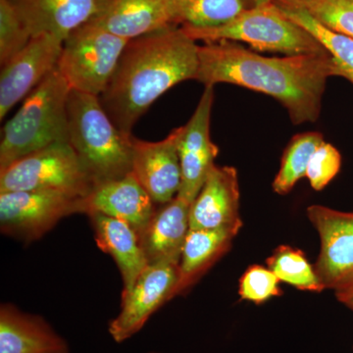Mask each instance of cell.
Instances as JSON below:
<instances>
[{"label": "cell", "instance_id": "obj_1", "mask_svg": "<svg viewBox=\"0 0 353 353\" xmlns=\"http://www.w3.org/2000/svg\"><path fill=\"white\" fill-rule=\"evenodd\" d=\"M338 77L329 52L268 57L236 41L199 46L197 82L231 83L277 99L299 126L319 119L327 82Z\"/></svg>", "mask_w": 353, "mask_h": 353}, {"label": "cell", "instance_id": "obj_2", "mask_svg": "<svg viewBox=\"0 0 353 353\" xmlns=\"http://www.w3.org/2000/svg\"><path fill=\"white\" fill-rule=\"evenodd\" d=\"M199 46L181 27L130 39L112 78L99 95L102 108L121 132L132 128L174 85L196 79Z\"/></svg>", "mask_w": 353, "mask_h": 353}, {"label": "cell", "instance_id": "obj_3", "mask_svg": "<svg viewBox=\"0 0 353 353\" xmlns=\"http://www.w3.org/2000/svg\"><path fill=\"white\" fill-rule=\"evenodd\" d=\"M67 129L68 143L95 185L131 173L132 136L114 124L99 97L70 90Z\"/></svg>", "mask_w": 353, "mask_h": 353}, {"label": "cell", "instance_id": "obj_4", "mask_svg": "<svg viewBox=\"0 0 353 353\" xmlns=\"http://www.w3.org/2000/svg\"><path fill=\"white\" fill-rule=\"evenodd\" d=\"M70 90L57 67L26 97L18 112L2 129L0 171L48 146L68 143Z\"/></svg>", "mask_w": 353, "mask_h": 353}, {"label": "cell", "instance_id": "obj_5", "mask_svg": "<svg viewBox=\"0 0 353 353\" xmlns=\"http://www.w3.org/2000/svg\"><path fill=\"white\" fill-rule=\"evenodd\" d=\"M194 41L205 43L230 41L245 43L254 50L292 55L328 52L301 26L290 20L273 1L248 7L226 24L211 28L181 26Z\"/></svg>", "mask_w": 353, "mask_h": 353}, {"label": "cell", "instance_id": "obj_6", "mask_svg": "<svg viewBox=\"0 0 353 353\" xmlns=\"http://www.w3.org/2000/svg\"><path fill=\"white\" fill-rule=\"evenodd\" d=\"M128 41L88 21L65 39L57 69L71 90L99 97L110 82Z\"/></svg>", "mask_w": 353, "mask_h": 353}, {"label": "cell", "instance_id": "obj_7", "mask_svg": "<svg viewBox=\"0 0 353 353\" xmlns=\"http://www.w3.org/2000/svg\"><path fill=\"white\" fill-rule=\"evenodd\" d=\"M94 187L92 176L67 141L32 153L0 171V194L57 190L85 197Z\"/></svg>", "mask_w": 353, "mask_h": 353}, {"label": "cell", "instance_id": "obj_8", "mask_svg": "<svg viewBox=\"0 0 353 353\" xmlns=\"http://www.w3.org/2000/svg\"><path fill=\"white\" fill-rule=\"evenodd\" d=\"M82 199L57 190L1 192L0 230L25 243L39 240L64 217L81 213Z\"/></svg>", "mask_w": 353, "mask_h": 353}, {"label": "cell", "instance_id": "obj_9", "mask_svg": "<svg viewBox=\"0 0 353 353\" xmlns=\"http://www.w3.org/2000/svg\"><path fill=\"white\" fill-rule=\"evenodd\" d=\"M178 267L148 265L132 290L121 296L119 314L109 323L108 332L114 341L122 343L138 334L153 313L175 297Z\"/></svg>", "mask_w": 353, "mask_h": 353}, {"label": "cell", "instance_id": "obj_10", "mask_svg": "<svg viewBox=\"0 0 353 353\" xmlns=\"http://www.w3.org/2000/svg\"><path fill=\"white\" fill-rule=\"evenodd\" d=\"M306 214L320 239L316 274L325 289L334 290L353 276V211L313 204Z\"/></svg>", "mask_w": 353, "mask_h": 353}, {"label": "cell", "instance_id": "obj_11", "mask_svg": "<svg viewBox=\"0 0 353 353\" xmlns=\"http://www.w3.org/2000/svg\"><path fill=\"white\" fill-rule=\"evenodd\" d=\"M183 127L159 141L132 138V172L157 206L173 201L182 183L179 143Z\"/></svg>", "mask_w": 353, "mask_h": 353}, {"label": "cell", "instance_id": "obj_12", "mask_svg": "<svg viewBox=\"0 0 353 353\" xmlns=\"http://www.w3.org/2000/svg\"><path fill=\"white\" fill-rule=\"evenodd\" d=\"M213 103L214 87H206L189 122L183 126L179 143L182 183L176 196L190 204L201 192L219 154V148L210 136Z\"/></svg>", "mask_w": 353, "mask_h": 353}, {"label": "cell", "instance_id": "obj_13", "mask_svg": "<svg viewBox=\"0 0 353 353\" xmlns=\"http://www.w3.org/2000/svg\"><path fill=\"white\" fill-rule=\"evenodd\" d=\"M63 43L50 34L32 37L24 50L1 67L0 119L3 120L18 102L57 68Z\"/></svg>", "mask_w": 353, "mask_h": 353}, {"label": "cell", "instance_id": "obj_14", "mask_svg": "<svg viewBox=\"0 0 353 353\" xmlns=\"http://www.w3.org/2000/svg\"><path fill=\"white\" fill-rule=\"evenodd\" d=\"M190 228L241 231L243 220L240 183L234 167L216 164L212 167L203 187L190 205Z\"/></svg>", "mask_w": 353, "mask_h": 353}, {"label": "cell", "instance_id": "obj_15", "mask_svg": "<svg viewBox=\"0 0 353 353\" xmlns=\"http://www.w3.org/2000/svg\"><path fill=\"white\" fill-rule=\"evenodd\" d=\"M88 22L128 41L178 27L174 0H97Z\"/></svg>", "mask_w": 353, "mask_h": 353}, {"label": "cell", "instance_id": "obj_16", "mask_svg": "<svg viewBox=\"0 0 353 353\" xmlns=\"http://www.w3.org/2000/svg\"><path fill=\"white\" fill-rule=\"evenodd\" d=\"M157 209V204L132 173L118 180L99 183L81 202L83 214L99 213L124 221L138 234Z\"/></svg>", "mask_w": 353, "mask_h": 353}, {"label": "cell", "instance_id": "obj_17", "mask_svg": "<svg viewBox=\"0 0 353 353\" xmlns=\"http://www.w3.org/2000/svg\"><path fill=\"white\" fill-rule=\"evenodd\" d=\"M190 205L181 197L157 206L145 229L138 234L148 265L179 266L190 231Z\"/></svg>", "mask_w": 353, "mask_h": 353}, {"label": "cell", "instance_id": "obj_18", "mask_svg": "<svg viewBox=\"0 0 353 353\" xmlns=\"http://www.w3.org/2000/svg\"><path fill=\"white\" fill-rule=\"evenodd\" d=\"M0 353H70V347L43 317L6 303L0 307Z\"/></svg>", "mask_w": 353, "mask_h": 353}, {"label": "cell", "instance_id": "obj_19", "mask_svg": "<svg viewBox=\"0 0 353 353\" xmlns=\"http://www.w3.org/2000/svg\"><path fill=\"white\" fill-rule=\"evenodd\" d=\"M88 216L94 228L97 248L110 255L117 264L123 281L121 296H125L148 265L138 234L124 221L99 213Z\"/></svg>", "mask_w": 353, "mask_h": 353}, {"label": "cell", "instance_id": "obj_20", "mask_svg": "<svg viewBox=\"0 0 353 353\" xmlns=\"http://www.w3.org/2000/svg\"><path fill=\"white\" fill-rule=\"evenodd\" d=\"M25 21L32 37L50 34L65 41L87 23L97 9V0H9Z\"/></svg>", "mask_w": 353, "mask_h": 353}, {"label": "cell", "instance_id": "obj_21", "mask_svg": "<svg viewBox=\"0 0 353 353\" xmlns=\"http://www.w3.org/2000/svg\"><path fill=\"white\" fill-rule=\"evenodd\" d=\"M239 232L229 229H190L178 267L175 296L196 284L229 250Z\"/></svg>", "mask_w": 353, "mask_h": 353}, {"label": "cell", "instance_id": "obj_22", "mask_svg": "<svg viewBox=\"0 0 353 353\" xmlns=\"http://www.w3.org/2000/svg\"><path fill=\"white\" fill-rule=\"evenodd\" d=\"M324 141L319 132H306L292 137L283 153L281 166L272 183L279 196H285L306 176L311 157Z\"/></svg>", "mask_w": 353, "mask_h": 353}, {"label": "cell", "instance_id": "obj_23", "mask_svg": "<svg viewBox=\"0 0 353 353\" xmlns=\"http://www.w3.org/2000/svg\"><path fill=\"white\" fill-rule=\"evenodd\" d=\"M280 8L290 20L310 32L326 48L333 58L338 77L353 85V39L332 31L301 9Z\"/></svg>", "mask_w": 353, "mask_h": 353}, {"label": "cell", "instance_id": "obj_24", "mask_svg": "<svg viewBox=\"0 0 353 353\" xmlns=\"http://www.w3.org/2000/svg\"><path fill=\"white\" fill-rule=\"evenodd\" d=\"M266 263L281 282L299 290L322 292L326 290L316 274L314 265L308 261L303 250L287 245H279Z\"/></svg>", "mask_w": 353, "mask_h": 353}, {"label": "cell", "instance_id": "obj_25", "mask_svg": "<svg viewBox=\"0 0 353 353\" xmlns=\"http://www.w3.org/2000/svg\"><path fill=\"white\" fill-rule=\"evenodd\" d=\"M248 0H175L176 24L217 27L248 8Z\"/></svg>", "mask_w": 353, "mask_h": 353}, {"label": "cell", "instance_id": "obj_26", "mask_svg": "<svg viewBox=\"0 0 353 353\" xmlns=\"http://www.w3.org/2000/svg\"><path fill=\"white\" fill-rule=\"evenodd\" d=\"M282 8L301 9L332 31L353 39V0H272Z\"/></svg>", "mask_w": 353, "mask_h": 353}, {"label": "cell", "instance_id": "obj_27", "mask_svg": "<svg viewBox=\"0 0 353 353\" xmlns=\"http://www.w3.org/2000/svg\"><path fill=\"white\" fill-rule=\"evenodd\" d=\"M32 38L31 31L9 0H0V64L21 52Z\"/></svg>", "mask_w": 353, "mask_h": 353}, {"label": "cell", "instance_id": "obj_28", "mask_svg": "<svg viewBox=\"0 0 353 353\" xmlns=\"http://www.w3.org/2000/svg\"><path fill=\"white\" fill-rule=\"evenodd\" d=\"M280 279L268 267L252 265L246 269L240 279L239 294L241 299L262 304L272 297L280 296Z\"/></svg>", "mask_w": 353, "mask_h": 353}, {"label": "cell", "instance_id": "obj_29", "mask_svg": "<svg viewBox=\"0 0 353 353\" xmlns=\"http://www.w3.org/2000/svg\"><path fill=\"white\" fill-rule=\"evenodd\" d=\"M341 167L340 152L331 143L323 141L309 162L306 178L313 190H324L336 178Z\"/></svg>", "mask_w": 353, "mask_h": 353}, {"label": "cell", "instance_id": "obj_30", "mask_svg": "<svg viewBox=\"0 0 353 353\" xmlns=\"http://www.w3.org/2000/svg\"><path fill=\"white\" fill-rule=\"evenodd\" d=\"M338 301L353 311V276L334 290Z\"/></svg>", "mask_w": 353, "mask_h": 353}, {"label": "cell", "instance_id": "obj_31", "mask_svg": "<svg viewBox=\"0 0 353 353\" xmlns=\"http://www.w3.org/2000/svg\"><path fill=\"white\" fill-rule=\"evenodd\" d=\"M271 1V0H248L250 7L259 6V4L265 3V2Z\"/></svg>", "mask_w": 353, "mask_h": 353}, {"label": "cell", "instance_id": "obj_32", "mask_svg": "<svg viewBox=\"0 0 353 353\" xmlns=\"http://www.w3.org/2000/svg\"><path fill=\"white\" fill-rule=\"evenodd\" d=\"M148 353H159V352H148Z\"/></svg>", "mask_w": 353, "mask_h": 353}]
</instances>
